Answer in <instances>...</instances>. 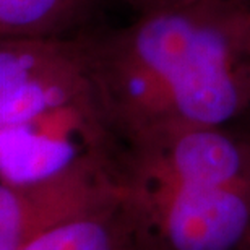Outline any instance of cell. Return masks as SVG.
<instances>
[{"label":"cell","mask_w":250,"mask_h":250,"mask_svg":"<svg viewBox=\"0 0 250 250\" xmlns=\"http://www.w3.org/2000/svg\"><path fill=\"white\" fill-rule=\"evenodd\" d=\"M65 0H0V24L8 28H33L49 21Z\"/></svg>","instance_id":"8992f818"},{"label":"cell","mask_w":250,"mask_h":250,"mask_svg":"<svg viewBox=\"0 0 250 250\" xmlns=\"http://www.w3.org/2000/svg\"><path fill=\"white\" fill-rule=\"evenodd\" d=\"M116 174L145 250H250V135L236 124L140 137Z\"/></svg>","instance_id":"7a4b0ae2"},{"label":"cell","mask_w":250,"mask_h":250,"mask_svg":"<svg viewBox=\"0 0 250 250\" xmlns=\"http://www.w3.org/2000/svg\"><path fill=\"white\" fill-rule=\"evenodd\" d=\"M117 188L116 166L99 161L34 184L0 181V250H24L49 229Z\"/></svg>","instance_id":"3957f363"},{"label":"cell","mask_w":250,"mask_h":250,"mask_svg":"<svg viewBox=\"0 0 250 250\" xmlns=\"http://www.w3.org/2000/svg\"><path fill=\"white\" fill-rule=\"evenodd\" d=\"M78 109H101L91 68L0 49V132Z\"/></svg>","instance_id":"277c9868"},{"label":"cell","mask_w":250,"mask_h":250,"mask_svg":"<svg viewBox=\"0 0 250 250\" xmlns=\"http://www.w3.org/2000/svg\"><path fill=\"white\" fill-rule=\"evenodd\" d=\"M24 250H145L142 234L121 190L65 219Z\"/></svg>","instance_id":"5b68a950"},{"label":"cell","mask_w":250,"mask_h":250,"mask_svg":"<svg viewBox=\"0 0 250 250\" xmlns=\"http://www.w3.org/2000/svg\"><path fill=\"white\" fill-rule=\"evenodd\" d=\"M234 124H236L237 127H241L247 135H250V107H249V111L244 114L241 119H237V121L234 122Z\"/></svg>","instance_id":"52a82bcc"},{"label":"cell","mask_w":250,"mask_h":250,"mask_svg":"<svg viewBox=\"0 0 250 250\" xmlns=\"http://www.w3.org/2000/svg\"><path fill=\"white\" fill-rule=\"evenodd\" d=\"M250 15L172 0L138 24L132 52L94 70L99 99L121 146L179 127H224L250 107Z\"/></svg>","instance_id":"6da1fadb"}]
</instances>
